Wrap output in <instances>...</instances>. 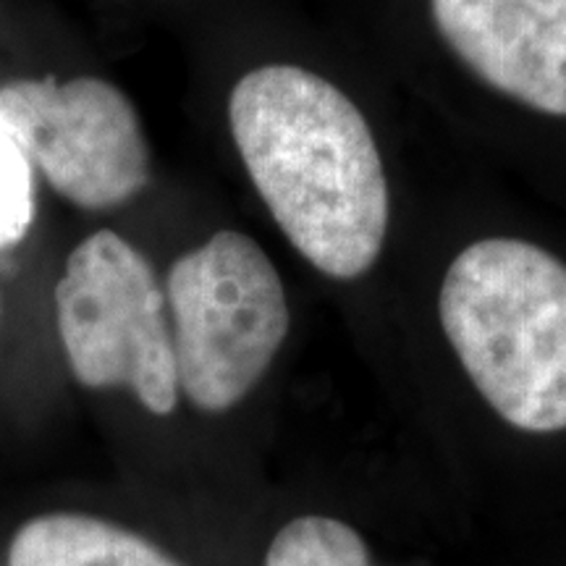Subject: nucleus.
<instances>
[{
	"label": "nucleus",
	"mask_w": 566,
	"mask_h": 566,
	"mask_svg": "<svg viewBox=\"0 0 566 566\" xmlns=\"http://www.w3.org/2000/svg\"><path fill=\"white\" fill-rule=\"evenodd\" d=\"M438 321L480 399L522 433L566 430V263L520 237L462 247Z\"/></svg>",
	"instance_id": "nucleus-2"
},
{
	"label": "nucleus",
	"mask_w": 566,
	"mask_h": 566,
	"mask_svg": "<svg viewBox=\"0 0 566 566\" xmlns=\"http://www.w3.org/2000/svg\"><path fill=\"white\" fill-rule=\"evenodd\" d=\"M0 129L63 200L103 212L150 184V145L129 95L97 76L13 80L0 87Z\"/></svg>",
	"instance_id": "nucleus-5"
},
{
	"label": "nucleus",
	"mask_w": 566,
	"mask_h": 566,
	"mask_svg": "<svg viewBox=\"0 0 566 566\" xmlns=\"http://www.w3.org/2000/svg\"><path fill=\"white\" fill-rule=\"evenodd\" d=\"M263 566H373L365 537L349 522L304 514L273 535Z\"/></svg>",
	"instance_id": "nucleus-8"
},
{
	"label": "nucleus",
	"mask_w": 566,
	"mask_h": 566,
	"mask_svg": "<svg viewBox=\"0 0 566 566\" xmlns=\"http://www.w3.org/2000/svg\"><path fill=\"white\" fill-rule=\"evenodd\" d=\"M0 313H3V300H0Z\"/></svg>",
	"instance_id": "nucleus-10"
},
{
	"label": "nucleus",
	"mask_w": 566,
	"mask_h": 566,
	"mask_svg": "<svg viewBox=\"0 0 566 566\" xmlns=\"http://www.w3.org/2000/svg\"><path fill=\"white\" fill-rule=\"evenodd\" d=\"M229 129L286 242L331 281L370 273L386 250L391 189L359 105L313 69L265 63L233 84Z\"/></svg>",
	"instance_id": "nucleus-1"
},
{
	"label": "nucleus",
	"mask_w": 566,
	"mask_h": 566,
	"mask_svg": "<svg viewBox=\"0 0 566 566\" xmlns=\"http://www.w3.org/2000/svg\"><path fill=\"white\" fill-rule=\"evenodd\" d=\"M168 317L179 394L200 412L239 407L286 344L292 307L263 244L223 229L168 271Z\"/></svg>",
	"instance_id": "nucleus-3"
},
{
	"label": "nucleus",
	"mask_w": 566,
	"mask_h": 566,
	"mask_svg": "<svg viewBox=\"0 0 566 566\" xmlns=\"http://www.w3.org/2000/svg\"><path fill=\"white\" fill-rule=\"evenodd\" d=\"M9 566H181L132 530L90 514H42L19 527Z\"/></svg>",
	"instance_id": "nucleus-7"
},
{
	"label": "nucleus",
	"mask_w": 566,
	"mask_h": 566,
	"mask_svg": "<svg viewBox=\"0 0 566 566\" xmlns=\"http://www.w3.org/2000/svg\"><path fill=\"white\" fill-rule=\"evenodd\" d=\"M34 223V176L32 163L0 129V252L27 239Z\"/></svg>",
	"instance_id": "nucleus-9"
},
{
	"label": "nucleus",
	"mask_w": 566,
	"mask_h": 566,
	"mask_svg": "<svg viewBox=\"0 0 566 566\" xmlns=\"http://www.w3.org/2000/svg\"><path fill=\"white\" fill-rule=\"evenodd\" d=\"M438 38L506 101L566 118V0H428Z\"/></svg>",
	"instance_id": "nucleus-6"
},
{
	"label": "nucleus",
	"mask_w": 566,
	"mask_h": 566,
	"mask_svg": "<svg viewBox=\"0 0 566 566\" xmlns=\"http://www.w3.org/2000/svg\"><path fill=\"white\" fill-rule=\"evenodd\" d=\"M55 323L82 386L129 388L158 417L179 405L166 289L122 233L101 229L71 250L55 286Z\"/></svg>",
	"instance_id": "nucleus-4"
}]
</instances>
